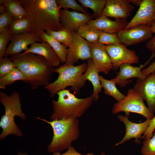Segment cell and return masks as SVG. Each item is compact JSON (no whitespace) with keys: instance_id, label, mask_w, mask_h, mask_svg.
I'll return each instance as SVG.
<instances>
[{"instance_id":"cell-37","label":"cell","mask_w":155,"mask_h":155,"mask_svg":"<svg viewBox=\"0 0 155 155\" xmlns=\"http://www.w3.org/2000/svg\"><path fill=\"white\" fill-rule=\"evenodd\" d=\"M52 155H95L92 153H88L86 155L82 154L78 152L74 147L71 146L68 149V150L65 153L61 154L59 152L53 153Z\"/></svg>"},{"instance_id":"cell-6","label":"cell","mask_w":155,"mask_h":155,"mask_svg":"<svg viewBox=\"0 0 155 155\" xmlns=\"http://www.w3.org/2000/svg\"><path fill=\"white\" fill-rule=\"evenodd\" d=\"M0 102L5 109V113L0 121V127L2 131L0 135V140H3L10 135L21 137L23 135L15 123L16 116H18L24 121L26 117L21 108V104L19 93L14 91L8 95L6 93L0 91Z\"/></svg>"},{"instance_id":"cell-43","label":"cell","mask_w":155,"mask_h":155,"mask_svg":"<svg viewBox=\"0 0 155 155\" xmlns=\"http://www.w3.org/2000/svg\"><path fill=\"white\" fill-rule=\"evenodd\" d=\"M17 155H28V154L26 152H19L17 154Z\"/></svg>"},{"instance_id":"cell-19","label":"cell","mask_w":155,"mask_h":155,"mask_svg":"<svg viewBox=\"0 0 155 155\" xmlns=\"http://www.w3.org/2000/svg\"><path fill=\"white\" fill-rule=\"evenodd\" d=\"M128 23L126 20L119 19L113 21L102 15L95 20L90 21L87 24L104 32L117 34L124 29Z\"/></svg>"},{"instance_id":"cell-20","label":"cell","mask_w":155,"mask_h":155,"mask_svg":"<svg viewBox=\"0 0 155 155\" xmlns=\"http://www.w3.org/2000/svg\"><path fill=\"white\" fill-rule=\"evenodd\" d=\"M32 53L40 55L45 58L54 67H59L61 61L58 55L47 43L43 41L36 42L30 45V47L23 54Z\"/></svg>"},{"instance_id":"cell-11","label":"cell","mask_w":155,"mask_h":155,"mask_svg":"<svg viewBox=\"0 0 155 155\" xmlns=\"http://www.w3.org/2000/svg\"><path fill=\"white\" fill-rule=\"evenodd\" d=\"M42 42L38 36L30 32L12 35L10 43L7 48L5 56L20 54L22 51L27 50L29 45Z\"/></svg>"},{"instance_id":"cell-8","label":"cell","mask_w":155,"mask_h":155,"mask_svg":"<svg viewBox=\"0 0 155 155\" xmlns=\"http://www.w3.org/2000/svg\"><path fill=\"white\" fill-rule=\"evenodd\" d=\"M153 33L150 25L143 24L124 29L117 35L121 44L127 46L148 40L153 36Z\"/></svg>"},{"instance_id":"cell-39","label":"cell","mask_w":155,"mask_h":155,"mask_svg":"<svg viewBox=\"0 0 155 155\" xmlns=\"http://www.w3.org/2000/svg\"><path fill=\"white\" fill-rule=\"evenodd\" d=\"M146 46L152 54H155V35L147 41Z\"/></svg>"},{"instance_id":"cell-41","label":"cell","mask_w":155,"mask_h":155,"mask_svg":"<svg viewBox=\"0 0 155 155\" xmlns=\"http://www.w3.org/2000/svg\"><path fill=\"white\" fill-rule=\"evenodd\" d=\"M7 11V8L6 7L3 5H0V13H3Z\"/></svg>"},{"instance_id":"cell-40","label":"cell","mask_w":155,"mask_h":155,"mask_svg":"<svg viewBox=\"0 0 155 155\" xmlns=\"http://www.w3.org/2000/svg\"><path fill=\"white\" fill-rule=\"evenodd\" d=\"M142 0H128V2L130 3H132L135 6H139L140 5Z\"/></svg>"},{"instance_id":"cell-12","label":"cell","mask_w":155,"mask_h":155,"mask_svg":"<svg viewBox=\"0 0 155 155\" xmlns=\"http://www.w3.org/2000/svg\"><path fill=\"white\" fill-rule=\"evenodd\" d=\"M133 88L146 101L148 108L154 115L155 112V72L144 79H138Z\"/></svg>"},{"instance_id":"cell-5","label":"cell","mask_w":155,"mask_h":155,"mask_svg":"<svg viewBox=\"0 0 155 155\" xmlns=\"http://www.w3.org/2000/svg\"><path fill=\"white\" fill-rule=\"evenodd\" d=\"M87 67V63H84L76 66L64 64L54 68V73H58L59 76L55 81L49 83L44 88L52 98L58 92L69 86L71 87L74 94H78L85 84L86 81L83 74Z\"/></svg>"},{"instance_id":"cell-29","label":"cell","mask_w":155,"mask_h":155,"mask_svg":"<svg viewBox=\"0 0 155 155\" xmlns=\"http://www.w3.org/2000/svg\"><path fill=\"white\" fill-rule=\"evenodd\" d=\"M78 1L84 7L91 9L94 15L98 18L102 15L106 1V0H78Z\"/></svg>"},{"instance_id":"cell-31","label":"cell","mask_w":155,"mask_h":155,"mask_svg":"<svg viewBox=\"0 0 155 155\" xmlns=\"http://www.w3.org/2000/svg\"><path fill=\"white\" fill-rule=\"evenodd\" d=\"M99 36L98 42L100 43L106 45L121 44L117 33L109 34L99 31Z\"/></svg>"},{"instance_id":"cell-14","label":"cell","mask_w":155,"mask_h":155,"mask_svg":"<svg viewBox=\"0 0 155 155\" xmlns=\"http://www.w3.org/2000/svg\"><path fill=\"white\" fill-rule=\"evenodd\" d=\"M155 57V54H152L149 59L144 64L139 67H135L131 65L125 63L119 67V71L116 76L111 80L116 84H118L121 87H125L127 84L131 82L130 78H136L143 79L146 78L142 72V69Z\"/></svg>"},{"instance_id":"cell-36","label":"cell","mask_w":155,"mask_h":155,"mask_svg":"<svg viewBox=\"0 0 155 155\" xmlns=\"http://www.w3.org/2000/svg\"><path fill=\"white\" fill-rule=\"evenodd\" d=\"M155 129V115L153 119L151 120L150 122L148 128L142 136V139H145L152 137L153 133Z\"/></svg>"},{"instance_id":"cell-23","label":"cell","mask_w":155,"mask_h":155,"mask_svg":"<svg viewBox=\"0 0 155 155\" xmlns=\"http://www.w3.org/2000/svg\"><path fill=\"white\" fill-rule=\"evenodd\" d=\"M3 5L7 11L11 15L13 20L28 17V14L22 5L20 0H0V5Z\"/></svg>"},{"instance_id":"cell-7","label":"cell","mask_w":155,"mask_h":155,"mask_svg":"<svg viewBox=\"0 0 155 155\" xmlns=\"http://www.w3.org/2000/svg\"><path fill=\"white\" fill-rule=\"evenodd\" d=\"M124 112L125 116L128 117L130 113L141 115L146 119H152L154 115L145 105L144 100L140 95L134 88L129 89L127 95L121 101L115 103L112 109L113 114Z\"/></svg>"},{"instance_id":"cell-32","label":"cell","mask_w":155,"mask_h":155,"mask_svg":"<svg viewBox=\"0 0 155 155\" xmlns=\"http://www.w3.org/2000/svg\"><path fill=\"white\" fill-rule=\"evenodd\" d=\"M12 35L8 27L0 32V59L5 56L7 45Z\"/></svg>"},{"instance_id":"cell-17","label":"cell","mask_w":155,"mask_h":155,"mask_svg":"<svg viewBox=\"0 0 155 155\" xmlns=\"http://www.w3.org/2000/svg\"><path fill=\"white\" fill-rule=\"evenodd\" d=\"M117 117L124 124L126 131L123 138L116 144L115 146L122 144L132 138H134L138 142L139 139L142 138V135L148 128L151 120L146 119L142 123H136L130 121L128 117L125 116L119 115Z\"/></svg>"},{"instance_id":"cell-27","label":"cell","mask_w":155,"mask_h":155,"mask_svg":"<svg viewBox=\"0 0 155 155\" xmlns=\"http://www.w3.org/2000/svg\"><path fill=\"white\" fill-rule=\"evenodd\" d=\"M77 32L89 43L98 42L99 30L86 24L80 26L77 30Z\"/></svg>"},{"instance_id":"cell-24","label":"cell","mask_w":155,"mask_h":155,"mask_svg":"<svg viewBox=\"0 0 155 155\" xmlns=\"http://www.w3.org/2000/svg\"><path fill=\"white\" fill-rule=\"evenodd\" d=\"M99 78L105 94L113 97L117 102L121 101L126 96L117 89L116 84L111 80L106 79L101 75H99Z\"/></svg>"},{"instance_id":"cell-30","label":"cell","mask_w":155,"mask_h":155,"mask_svg":"<svg viewBox=\"0 0 155 155\" xmlns=\"http://www.w3.org/2000/svg\"><path fill=\"white\" fill-rule=\"evenodd\" d=\"M56 2L60 8L62 7L65 9H70L82 13H88L84 7L78 4L74 0H56Z\"/></svg>"},{"instance_id":"cell-4","label":"cell","mask_w":155,"mask_h":155,"mask_svg":"<svg viewBox=\"0 0 155 155\" xmlns=\"http://www.w3.org/2000/svg\"><path fill=\"white\" fill-rule=\"evenodd\" d=\"M51 127L53 135L47 150L51 153L59 152L68 149L72 143L77 140L80 136L79 122L78 118L63 119L49 121L37 117Z\"/></svg>"},{"instance_id":"cell-28","label":"cell","mask_w":155,"mask_h":155,"mask_svg":"<svg viewBox=\"0 0 155 155\" xmlns=\"http://www.w3.org/2000/svg\"><path fill=\"white\" fill-rule=\"evenodd\" d=\"M8 28L13 35L29 32L30 24L28 17L13 20Z\"/></svg>"},{"instance_id":"cell-22","label":"cell","mask_w":155,"mask_h":155,"mask_svg":"<svg viewBox=\"0 0 155 155\" xmlns=\"http://www.w3.org/2000/svg\"><path fill=\"white\" fill-rule=\"evenodd\" d=\"M38 36L42 41L47 43L51 47L60 58L61 62L65 63L67 58V47L58 41L46 32H41Z\"/></svg>"},{"instance_id":"cell-42","label":"cell","mask_w":155,"mask_h":155,"mask_svg":"<svg viewBox=\"0 0 155 155\" xmlns=\"http://www.w3.org/2000/svg\"><path fill=\"white\" fill-rule=\"evenodd\" d=\"M150 26L153 33L155 34V23L152 24Z\"/></svg>"},{"instance_id":"cell-9","label":"cell","mask_w":155,"mask_h":155,"mask_svg":"<svg viewBox=\"0 0 155 155\" xmlns=\"http://www.w3.org/2000/svg\"><path fill=\"white\" fill-rule=\"evenodd\" d=\"M91 58L89 43L77 32H73V41L67 50L65 65H74L79 60H85Z\"/></svg>"},{"instance_id":"cell-10","label":"cell","mask_w":155,"mask_h":155,"mask_svg":"<svg viewBox=\"0 0 155 155\" xmlns=\"http://www.w3.org/2000/svg\"><path fill=\"white\" fill-rule=\"evenodd\" d=\"M105 47L111 58L113 68L115 69L123 64L131 65L139 61V57L135 52L128 49L121 44L105 45Z\"/></svg>"},{"instance_id":"cell-35","label":"cell","mask_w":155,"mask_h":155,"mask_svg":"<svg viewBox=\"0 0 155 155\" xmlns=\"http://www.w3.org/2000/svg\"><path fill=\"white\" fill-rule=\"evenodd\" d=\"M13 19L7 11L0 14V32H2L11 24Z\"/></svg>"},{"instance_id":"cell-15","label":"cell","mask_w":155,"mask_h":155,"mask_svg":"<svg viewBox=\"0 0 155 155\" xmlns=\"http://www.w3.org/2000/svg\"><path fill=\"white\" fill-rule=\"evenodd\" d=\"M134 9L128 0H107L102 15L117 20H126Z\"/></svg>"},{"instance_id":"cell-1","label":"cell","mask_w":155,"mask_h":155,"mask_svg":"<svg viewBox=\"0 0 155 155\" xmlns=\"http://www.w3.org/2000/svg\"><path fill=\"white\" fill-rule=\"evenodd\" d=\"M28 14L30 32L38 36L49 30L59 31L62 26L60 20V8L56 0H20Z\"/></svg>"},{"instance_id":"cell-18","label":"cell","mask_w":155,"mask_h":155,"mask_svg":"<svg viewBox=\"0 0 155 155\" xmlns=\"http://www.w3.org/2000/svg\"><path fill=\"white\" fill-rule=\"evenodd\" d=\"M59 18L62 26L72 31H77L81 26L92 20V16L89 13L61 9L59 11Z\"/></svg>"},{"instance_id":"cell-44","label":"cell","mask_w":155,"mask_h":155,"mask_svg":"<svg viewBox=\"0 0 155 155\" xmlns=\"http://www.w3.org/2000/svg\"><path fill=\"white\" fill-rule=\"evenodd\" d=\"M155 23V14L154 16L153 19V23Z\"/></svg>"},{"instance_id":"cell-25","label":"cell","mask_w":155,"mask_h":155,"mask_svg":"<svg viewBox=\"0 0 155 155\" xmlns=\"http://www.w3.org/2000/svg\"><path fill=\"white\" fill-rule=\"evenodd\" d=\"M19 80L27 83L28 79L16 67L7 74L0 78V88L4 89L7 86L11 85Z\"/></svg>"},{"instance_id":"cell-21","label":"cell","mask_w":155,"mask_h":155,"mask_svg":"<svg viewBox=\"0 0 155 155\" xmlns=\"http://www.w3.org/2000/svg\"><path fill=\"white\" fill-rule=\"evenodd\" d=\"M87 67L83 76L84 79L92 83L93 87V92L91 96L94 101L98 100L99 94L102 91V86L99 78V72L94 66L92 59L88 60Z\"/></svg>"},{"instance_id":"cell-16","label":"cell","mask_w":155,"mask_h":155,"mask_svg":"<svg viewBox=\"0 0 155 155\" xmlns=\"http://www.w3.org/2000/svg\"><path fill=\"white\" fill-rule=\"evenodd\" d=\"M155 14V0H142L135 16L128 23L124 29L143 24L150 25Z\"/></svg>"},{"instance_id":"cell-13","label":"cell","mask_w":155,"mask_h":155,"mask_svg":"<svg viewBox=\"0 0 155 155\" xmlns=\"http://www.w3.org/2000/svg\"><path fill=\"white\" fill-rule=\"evenodd\" d=\"M89 44L91 59L94 66L99 73L108 74L114 68L105 45L98 42Z\"/></svg>"},{"instance_id":"cell-45","label":"cell","mask_w":155,"mask_h":155,"mask_svg":"<svg viewBox=\"0 0 155 155\" xmlns=\"http://www.w3.org/2000/svg\"><path fill=\"white\" fill-rule=\"evenodd\" d=\"M101 155H106L104 153L102 152L101 153Z\"/></svg>"},{"instance_id":"cell-34","label":"cell","mask_w":155,"mask_h":155,"mask_svg":"<svg viewBox=\"0 0 155 155\" xmlns=\"http://www.w3.org/2000/svg\"><path fill=\"white\" fill-rule=\"evenodd\" d=\"M141 153L142 155H155V129L152 137L145 139Z\"/></svg>"},{"instance_id":"cell-38","label":"cell","mask_w":155,"mask_h":155,"mask_svg":"<svg viewBox=\"0 0 155 155\" xmlns=\"http://www.w3.org/2000/svg\"><path fill=\"white\" fill-rule=\"evenodd\" d=\"M155 72V61L146 68L142 69V72L146 78L150 74Z\"/></svg>"},{"instance_id":"cell-3","label":"cell","mask_w":155,"mask_h":155,"mask_svg":"<svg viewBox=\"0 0 155 155\" xmlns=\"http://www.w3.org/2000/svg\"><path fill=\"white\" fill-rule=\"evenodd\" d=\"M57 100H53V112L50 118L53 120L81 117L92 105L93 99L91 96L83 98L77 97L69 90L58 92Z\"/></svg>"},{"instance_id":"cell-2","label":"cell","mask_w":155,"mask_h":155,"mask_svg":"<svg viewBox=\"0 0 155 155\" xmlns=\"http://www.w3.org/2000/svg\"><path fill=\"white\" fill-rule=\"evenodd\" d=\"M10 59L28 79L32 90L48 85L54 68L43 57L32 53H22L10 56Z\"/></svg>"},{"instance_id":"cell-26","label":"cell","mask_w":155,"mask_h":155,"mask_svg":"<svg viewBox=\"0 0 155 155\" xmlns=\"http://www.w3.org/2000/svg\"><path fill=\"white\" fill-rule=\"evenodd\" d=\"M73 32L63 27L60 30H49L46 32L58 41L69 48L72 43Z\"/></svg>"},{"instance_id":"cell-33","label":"cell","mask_w":155,"mask_h":155,"mask_svg":"<svg viewBox=\"0 0 155 155\" xmlns=\"http://www.w3.org/2000/svg\"><path fill=\"white\" fill-rule=\"evenodd\" d=\"M14 63L8 57L0 59V78L7 74L16 68Z\"/></svg>"}]
</instances>
